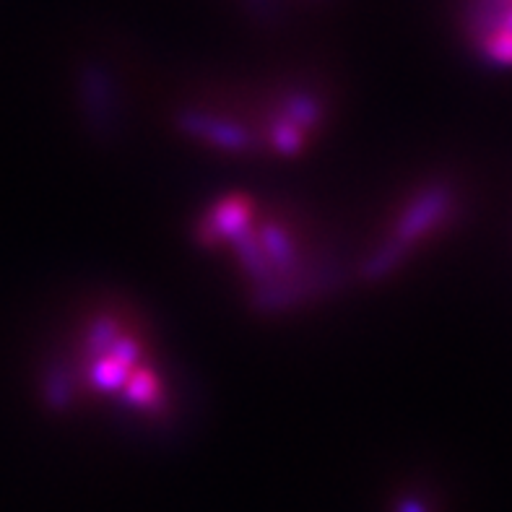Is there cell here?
<instances>
[{
	"mask_svg": "<svg viewBox=\"0 0 512 512\" xmlns=\"http://www.w3.org/2000/svg\"><path fill=\"white\" fill-rule=\"evenodd\" d=\"M479 26L489 34L484 47H497V45L512 47V3L497 13L479 16Z\"/></svg>",
	"mask_w": 512,
	"mask_h": 512,
	"instance_id": "6da1fadb",
	"label": "cell"
}]
</instances>
